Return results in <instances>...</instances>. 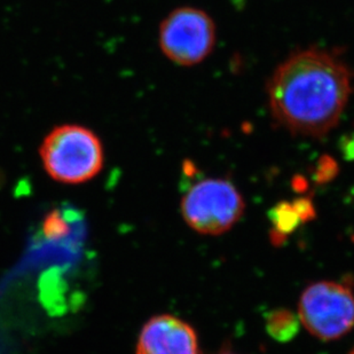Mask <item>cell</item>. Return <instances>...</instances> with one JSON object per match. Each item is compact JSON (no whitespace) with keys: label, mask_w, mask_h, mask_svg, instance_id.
<instances>
[{"label":"cell","mask_w":354,"mask_h":354,"mask_svg":"<svg viewBox=\"0 0 354 354\" xmlns=\"http://www.w3.org/2000/svg\"><path fill=\"white\" fill-rule=\"evenodd\" d=\"M352 80L353 73L337 54L317 47L295 52L268 80L272 118L295 136L326 137L341 120Z\"/></svg>","instance_id":"1"},{"label":"cell","mask_w":354,"mask_h":354,"mask_svg":"<svg viewBox=\"0 0 354 354\" xmlns=\"http://www.w3.org/2000/svg\"><path fill=\"white\" fill-rule=\"evenodd\" d=\"M48 176L62 184H83L99 174L104 162L100 139L80 125H61L50 131L40 147Z\"/></svg>","instance_id":"2"},{"label":"cell","mask_w":354,"mask_h":354,"mask_svg":"<svg viewBox=\"0 0 354 354\" xmlns=\"http://www.w3.org/2000/svg\"><path fill=\"white\" fill-rule=\"evenodd\" d=\"M244 209L240 192L224 179L201 180L181 200L185 221L203 235H221L230 231L240 221Z\"/></svg>","instance_id":"3"},{"label":"cell","mask_w":354,"mask_h":354,"mask_svg":"<svg viewBox=\"0 0 354 354\" xmlns=\"http://www.w3.org/2000/svg\"><path fill=\"white\" fill-rule=\"evenodd\" d=\"M158 43L164 55L181 67H194L214 52L217 28L214 19L196 7L172 10L160 26Z\"/></svg>","instance_id":"4"},{"label":"cell","mask_w":354,"mask_h":354,"mask_svg":"<svg viewBox=\"0 0 354 354\" xmlns=\"http://www.w3.org/2000/svg\"><path fill=\"white\" fill-rule=\"evenodd\" d=\"M298 317L306 330L321 341H336L354 327V294L345 283L321 281L301 294Z\"/></svg>","instance_id":"5"},{"label":"cell","mask_w":354,"mask_h":354,"mask_svg":"<svg viewBox=\"0 0 354 354\" xmlns=\"http://www.w3.org/2000/svg\"><path fill=\"white\" fill-rule=\"evenodd\" d=\"M137 354H198L196 333L174 315L151 317L139 335Z\"/></svg>","instance_id":"6"},{"label":"cell","mask_w":354,"mask_h":354,"mask_svg":"<svg viewBox=\"0 0 354 354\" xmlns=\"http://www.w3.org/2000/svg\"><path fill=\"white\" fill-rule=\"evenodd\" d=\"M270 218L273 225L271 239L274 244L283 243L286 239L304 223L296 204L286 201L272 209Z\"/></svg>","instance_id":"7"},{"label":"cell","mask_w":354,"mask_h":354,"mask_svg":"<svg viewBox=\"0 0 354 354\" xmlns=\"http://www.w3.org/2000/svg\"><path fill=\"white\" fill-rule=\"evenodd\" d=\"M299 322V317L289 310H275L266 317V329L272 338L279 342H288L297 335Z\"/></svg>","instance_id":"8"},{"label":"cell","mask_w":354,"mask_h":354,"mask_svg":"<svg viewBox=\"0 0 354 354\" xmlns=\"http://www.w3.org/2000/svg\"><path fill=\"white\" fill-rule=\"evenodd\" d=\"M350 354H354V350H353V351H352V352H351V353H350Z\"/></svg>","instance_id":"9"}]
</instances>
